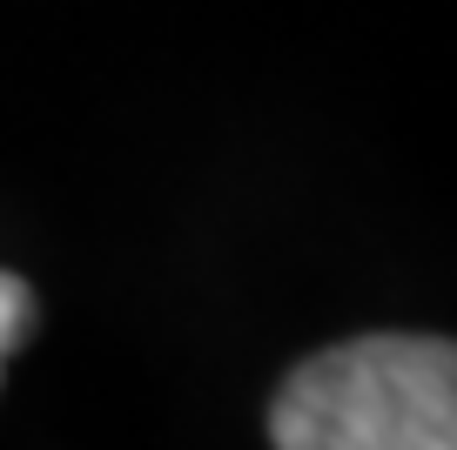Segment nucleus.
Wrapping results in <instances>:
<instances>
[{
    "label": "nucleus",
    "mask_w": 457,
    "mask_h": 450,
    "mask_svg": "<svg viewBox=\"0 0 457 450\" xmlns=\"http://www.w3.org/2000/svg\"><path fill=\"white\" fill-rule=\"evenodd\" d=\"M276 450H457V350L444 337H357L289 370Z\"/></svg>",
    "instance_id": "obj_1"
},
{
    "label": "nucleus",
    "mask_w": 457,
    "mask_h": 450,
    "mask_svg": "<svg viewBox=\"0 0 457 450\" xmlns=\"http://www.w3.org/2000/svg\"><path fill=\"white\" fill-rule=\"evenodd\" d=\"M21 329H28V282L0 276V356L21 343Z\"/></svg>",
    "instance_id": "obj_2"
}]
</instances>
